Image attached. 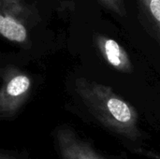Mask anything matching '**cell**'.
Instances as JSON below:
<instances>
[{"mask_svg": "<svg viewBox=\"0 0 160 159\" xmlns=\"http://www.w3.org/2000/svg\"><path fill=\"white\" fill-rule=\"evenodd\" d=\"M75 89L92 114L108 129L131 141L142 137L136 109L112 87L78 78L75 81Z\"/></svg>", "mask_w": 160, "mask_h": 159, "instance_id": "1", "label": "cell"}, {"mask_svg": "<svg viewBox=\"0 0 160 159\" xmlns=\"http://www.w3.org/2000/svg\"><path fill=\"white\" fill-rule=\"evenodd\" d=\"M39 21L35 6L25 0H0V34L13 43H29V30Z\"/></svg>", "mask_w": 160, "mask_h": 159, "instance_id": "2", "label": "cell"}, {"mask_svg": "<svg viewBox=\"0 0 160 159\" xmlns=\"http://www.w3.org/2000/svg\"><path fill=\"white\" fill-rule=\"evenodd\" d=\"M32 88L31 78L13 66L3 70V84L0 90V114L4 118L17 113L27 100Z\"/></svg>", "mask_w": 160, "mask_h": 159, "instance_id": "3", "label": "cell"}, {"mask_svg": "<svg viewBox=\"0 0 160 159\" xmlns=\"http://www.w3.org/2000/svg\"><path fill=\"white\" fill-rule=\"evenodd\" d=\"M55 141L61 159H104L69 127H58Z\"/></svg>", "mask_w": 160, "mask_h": 159, "instance_id": "4", "label": "cell"}, {"mask_svg": "<svg viewBox=\"0 0 160 159\" xmlns=\"http://www.w3.org/2000/svg\"><path fill=\"white\" fill-rule=\"evenodd\" d=\"M94 42L103 59L112 68L123 73H131L133 71V65L128 52L115 39L96 33Z\"/></svg>", "mask_w": 160, "mask_h": 159, "instance_id": "5", "label": "cell"}, {"mask_svg": "<svg viewBox=\"0 0 160 159\" xmlns=\"http://www.w3.org/2000/svg\"><path fill=\"white\" fill-rule=\"evenodd\" d=\"M140 22L160 44V0H135Z\"/></svg>", "mask_w": 160, "mask_h": 159, "instance_id": "6", "label": "cell"}, {"mask_svg": "<svg viewBox=\"0 0 160 159\" xmlns=\"http://www.w3.org/2000/svg\"><path fill=\"white\" fill-rule=\"evenodd\" d=\"M98 2L104 8H106L110 12L119 17L127 16L125 0H98Z\"/></svg>", "mask_w": 160, "mask_h": 159, "instance_id": "7", "label": "cell"}, {"mask_svg": "<svg viewBox=\"0 0 160 159\" xmlns=\"http://www.w3.org/2000/svg\"><path fill=\"white\" fill-rule=\"evenodd\" d=\"M56 3V7L60 12L72 11L74 9V2L73 0H54Z\"/></svg>", "mask_w": 160, "mask_h": 159, "instance_id": "8", "label": "cell"}, {"mask_svg": "<svg viewBox=\"0 0 160 159\" xmlns=\"http://www.w3.org/2000/svg\"><path fill=\"white\" fill-rule=\"evenodd\" d=\"M0 159H15L14 157L8 156V155H5V154H1L0 156Z\"/></svg>", "mask_w": 160, "mask_h": 159, "instance_id": "9", "label": "cell"}, {"mask_svg": "<svg viewBox=\"0 0 160 159\" xmlns=\"http://www.w3.org/2000/svg\"><path fill=\"white\" fill-rule=\"evenodd\" d=\"M23 1H24V0H23Z\"/></svg>", "mask_w": 160, "mask_h": 159, "instance_id": "10", "label": "cell"}]
</instances>
